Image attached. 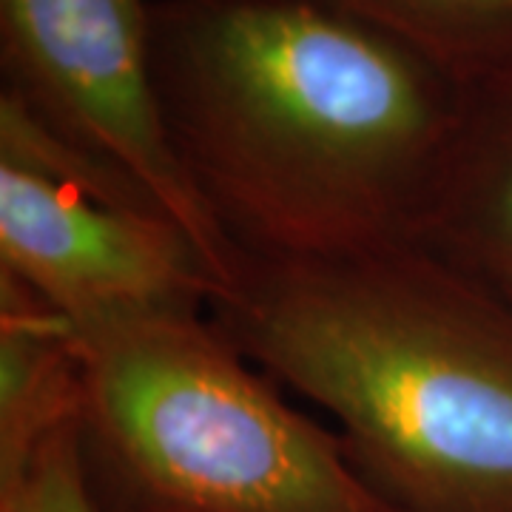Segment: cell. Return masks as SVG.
I'll return each mask as SVG.
<instances>
[{"label":"cell","mask_w":512,"mask_h":512,"mask_svg":"<svg viewBox=\"0 0 512 512\" xmlns=\"http://www.w3.org/2000/svg\"><path fill=\"white\" fill-rule=\"evenodd\" d=\"M177 160L239 254L413 242L467 80L328 0H154Z\"/></svg>","instance_id":"6da1fadb"},{"label":"cell","mask_w":512,"mask_h":512,"mask_svg":"<svg viewBox=\"0 0 512 512\" xmlns=\"http://www.w3.org/2000/svg\"><path fill=\"white\" fill-rule=\"evenodd\" d=\"M396 512H512V311L413 242L239 254L208 308Z\"/></svg>","instance_id":"7a4b0ae2"},{"label":"cell","mask_w":512,"mask_h":512,"mask_svg":"<svg viewBox=\"0 0 512 512\" xmlns=\"http://www.w3.org/2000/svg\"><path fill=\"white\" fill-rule=\"evenodd\" d=\"M100 512H396L208 311L74 330Z\"/></svg>","instance_id":"3957f363"},{"label":"cell","mask_w":512,"mask_h":512,"mask_svg":"<svg viewBox=\"0 0 512 512\" xmlns=\"http://www.w3.org/2000/svg\"><path fill=\"white\" fill-rule=\"evenodd\" d=\"M151 6L154 0H0V92L143 185L205 256L220 293L234 279L239 251L168 140L154 86Z\"/></svg>","instance_id":"277c9868"},{"label":"cell","mask_w":512,"mask_h":512,"mask_svg":"<svg viewBox=\"0 0 512 512\" xmlns=\"http://www.w3.org/2000/svg\"><path fill=\"white\" fill-rule=\"evenodd\" d=\"M0 274L74 330L154 313L211 308L217 276L171 222L111 205L0 160Z\"/></svg>","instance_id":"5b68a950"},{"label":"cell","mask_w":512,"mask_h":512,"mask_svg":"<svg viewBox=\"0 0 512 512\" xmlns=\"http://www.w3.org/2000/svg\"><path fill=\"white\" fill-rule=\"evenodd\" d=\"M421 251L512 311V72L467 86Z\"/></svg>","instance_id":"8992f818"},{"label":"cell","mask_w":512,"mask_h":512,"mask_svg":"<svg viewBox=\"0 0 512 512\" xmlns=\"http://www.w3.org/2000/svg\"><path fill=\"white\" fill-rule=\"evenodd\" d=\"M83 365L72 322L0 274V481L80 419Z\"/></svg>","instance_id":"52a82bcc"},{"label":"cell","mask_w":512,"mask_h":512,"mask_svg":"<svg viewBox=\"0 0 512 512\" xmlns=\"http://www.w3.org/2000/svg\"><path fill=\"white\" fill-rule=\"evenodd\" d=\"M413 43L461 80L512 72V0H328Z\"/></svg>","instance_id":"ba28073f"},{"label":"cell","mask_w":512,"mask_h":512,"mask_svg":"<svg viewBox=\"0 0 512 512\" xmlns=\"http://www.w3.org/2000/svg\"><path fill=\"white\" fill-rule=\"evenodd\" d=\"M0 512H100L77 421L43 441L15 476L0 481Z\"/></svg>","instance_id":"9c48e42d"}]
</instances>
